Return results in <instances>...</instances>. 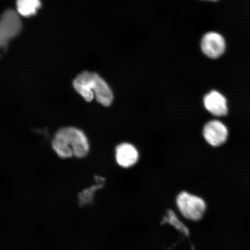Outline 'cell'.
<instances>
[{
	"label": "cell",
	"mask_w": 250,
	"mask_h": 250,
	"mask_svg": "<svg viewBox=\"0 0 250 250\" xmlns=\"http://www.w3.org/2000/svg\"><path fill=\"white\" fill-rule=\"evenodd\" d=\"M176 205L180 216L190 221L201 220L207 208L204 199L187 191L177 196Z\"/></svg>",
	"instance_id": "cell-2"
},
{
	"label": "cell",
	"mask_w": 250,
	"mask_h": 250,
	"mask_svg": "<svg viewBox=\"0 0 250 250\" xmlns=\"http://www.w3.org/2000/svg\"><path fill=\"white\" fill-rule=\"evenodd\" d=\"M21 24L20 18L12 10H8L0 18V51L5 50L9 40L20 33Z\"/></svg>",
	"instance_id": "cell-3"
},
{
	"label": "cell",
	"mask_w": 250,
	"mask_h": 250,
	"mask_svg": "<svg viewBox=\"0 0 250 250\" xmlns=\"http://www.w3.org/2000/svg\"><path fill=\"white\" fill-rule=\"evenodd\" d=\"M207 1H217V0H207Z\"/></svg>",
	"instance_id": "cell-12"
},
{
	"label": "cell",
	"mask_w": 250,
	"mask_h": 250,
	"mask_svg": "<svg viewBox=\"0 0 250 250\" xmlns=\"http://www.w3.org/2000/svg\"><path fill=\"white\" fill-rule=\"evenodd\" d=\"M116 160L121 167H133L139 159V152L135 146L129 143H123L116 148Z\"/></svg>",
	"instance_id": "cell-8"
},
{
	"label": "cell",
	"mask_w": 250,
	"mask_h": 250,
	"mask_svg": "<svg viewBox=\"0 0 250 250\" xmlns=\"http://www.w3.org/2000/svg\"><path fill=\"white\" fill-rule=\"evenodd\" d=\"M95 98L100 104L107 107L112 104L114 96L110 87L98 74H96L93 87Z\"/></svg>",
	"instance_id": "cell-9"
},
{
	"label": "cell",
	"mask_w": 250,
	"mask_h": 250,
	"mask_svg": "<svg viewBox=\"0 0 250 250\" xmlns=\"http://www.w3.org/2000/svg\"><path fill=\"white\" fill-rule=\"evenodd\" d=\"M52 146L61 158H83L88 154V139L82 130L76 127L62 128L56 133L52 141Z\"/></svg>",
	"instance_id": "cell-1"
},
{
	"label": "cell",
	"mask_w": 250,
	"mask_h": 250,
	"mask_svg": "<svg viewBox=\"0 0 250 250\" xmlns=\"http://www.w3.org/2000/svg\"><path fill=\"white\" fill-rule=\"evenodd\" d=\"M226 41L217 32L210 31L203 36L201 42L202 52L208 58L217 59L226 51Z\"/></svg>",
	"instance_id": "cell-4"
},
{
	"label": "cell",
	"mask_w": 250,
	"mask_h": 250,
	"mask_svg": "<svg viewBox=\"0 0 250 250\" xmlns=\"http://www.w3.org/2000/svg\"><path fill=\"white\" fill-rule=\"evenodd\" d=\"M17 10L21 16L31 17L36 14L41 7L40 0H17Z\"/></svg>",
	"instance_id": "cell-10"
},
{
	"label": "cell",
	"mask_w": 250,
	"mask_h": 250,
	"mask_svg": "<svg viewBox=\"0 0 250 250\" xmlns=\"http://www.w3.org/2000/svg\"><path fill=\"white\" fill-rule=\"evenodd\" d=\"M164 220L165 223L169 224L170 226L174 227L180 232L184 234L188 233V229L186 224L183 223L181 218L177 215L176 212L173 211H168L166 215Z\"/></svg>",
	"instance_id": "cell-11"
},
{
	"label": "cell",
	"mask_w": 250,
	"mask_h": 250,
	"mask_svg": "<svg viewBox=\"0 0 250 250\" xmlns=\"http://www.w3.org/2000/svg\"><path fill=\"white\" fill-rule=\"evenodd\" d=\"M204 105L206 109L215 116H224L227 114L226 99L220 93L215 90H212L205 96Z\"/></svg>",
	"instance_id": "cell-7"
},
{
	"label": "cell",
	"mask_w": 250,
	"mask_h": 250,
	"mask_svg": "<svg viewBox=\"0 0 250 250\" xmlns=\"http://www.w3.org/2000/svg\"><path fill=\"white\" fill-rule=\"evenodd\" d=\"M228 135L227 128L221 122L214 120L208 122L203 129V136L206 142L212 146H220L226 142Z\"/></svg>",
	"instance_id": "cell-5"
},
{
	"label": "cell",
	"mask_w": 250,
	"mask_h": 250,
	"mask_svg": "<svg viewBox=\"0 0 250 250\" xmlns=\"http://www.w3.org/2000/svg\"><path fill=\"white\" fill-rule=\"evenodd\" d=\"M96 74L93 72L84 71L78 75L73 81L75 90L87 102H92L95 99L93 87Z\"/></svg>",
	"instance_id": "cell-6"
}]
</instances>
